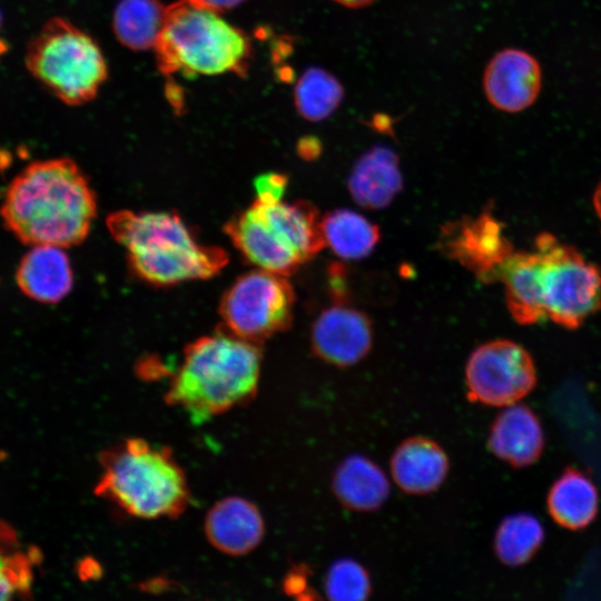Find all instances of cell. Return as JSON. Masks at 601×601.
I'll return each mask as SVG.
<instances>
[{
    "label": "cell",
    "mask_w": 601,
    "mask_h": 601,
    "mask_svg": "<svg viewBox=\"0 0 601 601\" xmlns=\"http://www.w3.org/2000/svg\"><path fill=\"white\" fill-rule=\"evenodd\" d=\"M97 200L70 158L36 160L9 183L0 205L4 227L21 243L62 248L88 236Z\"/></svg>",
    "instance_id": "1"
},
{
    "label": "cell",
    "mask_w": 601,
    "mask_h": 601,
    "mask_svg": "<svg viewBox=\"0 0 601 601\" xmlns=\"http://www.w3.org/2000/svg\"><path fill=\"white\" fill-rule=\"evenodd\" d=\"M260 365L258 344L220 328L186 347L166 400L201 423L252 398Z\"/></svg>",
    "instance_id": "2"
},
{
    "label": "cell",
    "mask_w": 601,
    "mask_h": 601,
    "mask_svg": "<svg viewBox=\"0 0 601 601\" xmlns=\"http://www.w3.org/2000/svg\"><path fill=\"white\" fill-rule=\"evenodd\" d=\"M107 227L126 249L130 269L156 286L210 278L228 262L224 249L199 243L174 211L119 210Z\"/></svg>",
    "instance_id": "3"
},
{
    "label": "cell",
    "mask_w": 601,
    "mask_h": 601,
    "mask_svg": "<svg viewBox=\"0 0 601 601\" xmlns=\"http://www.w3.org/2000/svg\"><path fill=\"white\" fill-rule=\"evenodd\" d=\"M196 0H177L166 8L154 48L160 72L185 78L234 73L246 77L252 59L247 33Z\"/></svg>",
    "instance_id": "4"
},
{
    "label": "cell",
    "mask_w": 601,
    "mask_h": 601,
    "mask_svg": "<svg viewBox=\"0 0 601 601\" xmlns=\"http://www.w3.org/2000/svg\"><path fill=\"white\" fill-rule=\"evenodd\" d=\"M96 493L141 519L173 518L189 502L184 471L171 452L130 439L101 456Z\"/></svg>",
    "instance_id": "5"
},
{
    "label": "cell",
    "mask_w": 601,
    "mask_h": 601,
    "mask_svg": "<svg viewBox=\"0 0 601 601\" xmlns=\"http://www.w3.org/2000/svg\"><path fill=\"white\" fill-rule=\"evenodd\" d=\"M26 66L42 86L70 106L91 101L108 77L98 43L60 17L47 21L30 41Z\"/></svg>",
    "instance_id": "6"
},
{
    "label": "cell",
    "mask_w": 601,
    "mask_h": 601,
    "mask_svg": "<svg viewBox=\"0 0 601 601\" xmlns=\"http://www.w3.org/2000/svg\"><path fill=\"white\" fill-rule=\"evenodd\" d=\"M534 247L541 255L545 318L568 329L579 328L601 309L600 268L550 233L539 234Z\"/></svg>",
    "instance_id": "7"
},
{
    "label": "cell",
    "mask_w": 601,
    "mask_h": 601,
    "mask_svg": "<svg viewBox=\"0 0 601 601\" xmlns=\"http://www.w3.org/2000/svg\"><path fill=\"white\" fill-rule=\"evenodd\" d=\"M294 300L286 276L260 268L245 273L221 297L224 329L259 344L290 326Z\"/></svg>",
    "instance_id": "8"
},
{
    "label": "cell",
    "mask_w": 601,
    "mask_h": 601,
    "mask_svg": "<svg viewBox=\"0 0 601 601\" xmlns=\"http://www.w3.org/2000/svg\"><path fill=\"white\" fill-rule=\"evenodd\" d=\"M466 396L471 402L509 406L526 396L536 384L531 354L509 339H494L477 346L465 366Z\"/></svg>",
    "instance_id": "9"
},
{
    "label": "cell",
    "mask_w": 601,
    "mask_h": 601,
    "mask_svg": "<svg viewBox=\"0 0 601 601\" xmlns=\"http://www.w3.org/2000/svg\"><path fill=\"white\" fill-rule=\"evenodd\" d=\"M504 229L503 223L486 209L442 226L437 245L479 280L494 283L499 269L515 250Z\"/></svg>",
    "instance_id": "10"
},
{
    "label": "cell",
    "mask_w": 601,
    "mask_h": 601,
    "mask_svg": "<svg viewBox=\"0 0 601 601\" xmlns=\"http://www.w3.org/2000/svg\"><path fill=\"white\" fill-rule=\"evenodd\" d=\"M373 326L368 316L339 303L324 309L311 332L314 354L338 367L363 359L372 348Z\"/></svg>",
    "instance_id": "11"
},
{
    "label": "cell",
    "mask_w": 601,
    "mask_h": 601,
    "mask_svg": "<svg viewBox=\"0 0 601 601\" xmlns=\"http://www.w3.org/2000/svg\"><path fill=\"white\" fill-rule=\"evenodd\" d=\"M483 86L487 100L496 109L506 112L522 111L532 105L539 95L541 69L530 53L519 49H505L487 63Z\"/></svg>",
    "instance_id": "12"
},
{
    "label": "cell",
    "mask_w": 601,
    "mask_h": 601,
    "mask_svg": "<svg viewBox=\"0 0 601 601\" xmlns=\"http://www.w3.org/2000/svg\"><path fill=\"white\" fill-rule=\"evenodd\" d=\"M252 207L275 239L303 263L325 246L318 210L305 200L265 203L255 199Z\"/></svg>",
    "instance_id": "13"
},
{
    "label": "cell",
    "mask_w": 601,
    "mask_h": 601,
    "mask_svg": "<svg viewBox=\"0 0 601 601\" xmlns=\"http://www.w3.org/2000/svg\"><path fill=\"white\" fill-rule=\"evenodd\" d=\"M450 470L443 447L426 436H411L402 441L390 460V473L405 493L425 495L444 483Z\"/></svg>",
    "instance_id": "14"
},
{
    "label": "cell",
    "mask_w": 601,
    "mask_h": 601,
    "mask_svg": "<svg viewBox=\"0 0 601 601\" xmlns=\"http://www.w3.org/2000/svg\"><path fill=\"white\" fill-rule=\"evenodd\" d=\"M264 531V520L257 506L238 496L217 502L205 520L209 542L229 555H243L253 551L260 543Z\"/></svg>",
    "instance_id": "15"
},
{
    "label": "cell",
    "mask_w": 601,
    "mask_h": 601,
    "mask_svg": "<svg viewBox=\"0 0 601 601\" xmlns=\"http://www.w3.org/2000/svg\"><path fill=\"white\" fill-rule=\"evenodd\" d=\"M65 248L30 246L16 269V283L23 295L43 304L62 300L73 285V273Z\"/></svg>",
    "instance_id": "16"
},
{
    "label": "cell",
    "mask_w": 601,
    "mask_h": 601,
    "mask_svg": "<svg viewBox=\"0 0 601 601\" xmlns=\"http://www.w3.org/2000/svg\"><path fill=\"white\" fill-rule=\"evenodd\" d=\"M487 447L497 459L514 467L531 465L544 447L538 416L525 405H509L493 421Z\"/></svg>",
    "instance_id": "17"
},
{
    "label": "cell",
    "mask_w": 601,
    "mask_h": 601,
    "mask_svg": "<svg viewBox=\"0 0 601 601\" xmlns=\"http://www.w3.org/2000/svg\"><path fill=\"white\" fill-rule=\"evenodd\" d=\"M541 255L514 250L497 272L495 282L504 286L508 309L520 325H534L545 318L540 286Z\"/></svg>",
    "instance_id": "18"
},
{
    "label": "cell",
    "mask_w": 601,
    "mask_h": 601,
    "mask_svg": "<svg viewBox=\"0 0 601 601\" xmlns=\"http://www.w3.org/2000/svg\"><path fill=\"white\" fill-rule=\"evenodd\" d=\"M347 185L359 206L367 209L387 207L403 185L397 155L385 146L373 147L354 164Z\"/></svg>",
    "instance_id": "19"
},
{
    "label": "cell",
    "mask_w": 601,
    "mask_h": 601,
    "mask_svg": "<svg viewBox=\"0 0 601 601\" xmlns=\"http://www.w3.org/2000/svg\"><path fill=\"white\" fill-rule=\"evenodd\" d=\"M332 489L339 503L356 512H372L387 500L391 486L384 471L372 460L354 454L335 469Z\"/></svg>",
    "instance_id": "20"
},
{
    "label": "cell",
    "mask_w": 601,
    "mask_h": 601,
    "mask_svg": "<svg viewBox=\"0 0 601 601\" xmlns=\"http://www.w3.org/2000/svg\"><path fill=\"white\" fill-rule=\"evenodd\" d=\"M599 509L594 483L582 471L566 467L552 484L548 494V510L561 526L579 530L590 524Z\"/></svg>",
    "instance_id": "21"
},
{
    "label": "cell",
    "mask_w": 601,
    "mask_h": 601,
    "mask_svg": "<svg viewBox=\"0 0 601 601\" xmlns=\"http://www.w3.org/2000/svg\"><path fill=\"white\" fill-rule=\"evenodd\" d=\"M325 246L343 259H361L380 242V228L363 215L349 209L327 213L321 220Z\"/></svg>",
    "instance_id": "22"
},
{
    "label": "cell",
    "mask_w": 601,
    "mask_h": 601,
    "mask_svg": "<svg viewBox=\"0 0 601 601\" xmlns=\"http://www.w3.org/2000/svg\"><path fill=\"white\" fill-rule=\"evenodd\" d=\"M166 8L159 0H119L112 16V29L119 42L135 51L154 49Z\"/></svg>",
    "instance_id": "23"
},
{
    "label": "cell",
    "mask_w": 601,
    "mask_h": 601,
    "mask_svg": "<svg viewBox=\"0 0 601 601\" xmlns=\"http://www.w3.org/2000/svg\"><path fill=\"white\" fill-rule=\"evenodd\" d=\"M344 88L339 80L325 69H306L294 88V102L298 114L309 121L328 118L342 104Z\"/></svg>",
    "instance_id": "24"
},
{
    "label": "cell",
    "mask_w": 601,
    "mask_h": 601,
    "mask_svg": "<svg viewBox=\"0 0 601 601\" xmlns=\"http://www.w3.org/2000/svg\"><path fill=\"white\" fill-rule=\"evenodd\" d=\"M39 556L35 549L20 551L14 530L0 520V600L30 597L32 569Z\"/></svg>",
    "instance_id": "25"
},
{
    "label": "cell",
    "mask_w": 601,
    "mask_h": 601,
    "mask_svg": "<svg viewBox=\"0 0 601 601\" xmlns=\"http://www.w3.org/2000/svg\"><path fill=\"white\" fill-rule=\"evenodd\" d=\"M543 539V528L535 516L512 514L504 518L496 529L494 552L506 565H522L536 553Z\"/></svg>",
    "instance_id": "26"
},
{
    "label": "cell",
    "mask_w": 601,
    "mask_h": 601,
    "mask_svg": "<svg viewBox=\"0 0 601 601\" xmlns=\"http://www.w3.org/2000/svg\"><path fill=\"white\" fill-rule=\"evenodd\" d=\"M324 592L334 601H362L372 592L367 570L357 561L344 558L328 568L324 579Z\"/></svg>",
    "instance_id": "27"
},
{
    "label": "cell",
    "mask_w": 601,
    "mask_h": 601,
    "mask_svg": "<svg viewBox=\"0 0 601 601\" xmlns=\"http://www.w3.org/2000/svg\"><path fill=\"white\" fill-rule=\"evenodd\" d=\"M288 177L280 173H266L259 175L254 187L257 194L256 199L265 203L280 201L286 190Z\"/></svg>",
    "instance_id": "28"
},
{
    "label": "cell",
    "mask_w": 601,
    "mask_h": 601,
    "mask_svg": "<svg viewBox=\"0 0 601 601\" xmlns=\"http://www.w3.org/2000/svg\"><path fill=\"white\" fill-rule=\"evenodd\" d=\"M322 142L315 136H305L297 142V154L305 160H315L322 154Z\"/></svg>",
    "instance_id": "29"
},
{
    "label": "cell",
    "mask_w": 601,
    "mask_h": 601,
    "mask_svg": "<svg viewBox=\"0 0 601 601\" xmlns=\"http://www.w3.org/2000/svg\"><path fill=\"white\" fill-rule=\"evenodd\" d=\"M308 577L307 571L302 569H296L292 571L285 580V590L289 594H299L305 593L309 590L308 588Z\"/></svg>",
    "instance_id": "30"
},
{
    "label": "cell",
    "mask_w": 601,
    "mask_h": 601,
    "mask_svg": "<svg viewBox=\"0 0 601 601\" xmlns=\"http://www.w3.org/2000/svg\"><path fill=\"white\" fill-rule=\"evenodd\" d=\"M199 3L204 4L207 8H210L217 12H223L226 10H230L245 0H196Z\"/></svg>",
    "instance_id": "31"
},
{
    "label": "cell",
    "mask_w": 601,
    "mask_h": 601,
    "mask_svg": "<svg viewBox=\"0 0 601 601\" xmlns=\"http://www.w3.org/2000/svg\"><path fill=\"white\" fill-rule=\"evenodd\" d=\"M333 1L347 8L357 9V8H363L365 6H368L374 0H333Z\"/></svg>",
    "instance_id": "32"
},
{
    "label": "cell",
    "mask_w": 601,
    "mask_h": 601,
    "mask_svg": "<svg viewBox=\"0 0 601 601\" xmlns=\"http://www.w3.org/2000/svg\"><path fill=\"white\" fill-rule=\"evenodd\" d=\"M592 203H593L594 211L601 223V180L598 184L597 188L594 189Z\"/></svg>",
    "instance_id": "33"
},
{
    "label": "cell",
    "mask_w": 601,
    "mask_h": 601,
    "mask_svg": "<svg viewBox=\"0 0 601 601\" xmlns=\"http://www.w3.org/2000/svg\"><path fill=\"white\" fill-rule=\"evenodd\" d=\"M373 122L375 125L376 129H388L390 128V120L388 117L385 115H376L373 119Z\"/></svg>",
    "instance_id": "34"
},
{
    "label": "cell",
    "mask_w": 601,
    "mask_h": 601,
    "mask_svg": "<svg viewBox=\"0 0 601 601\" xmlns=\"http://www.w3.org/2000/svg\"><path fill=\"white\" fill-rule=\"evenodd\" d=\"M0 23H1V13H0Z\"/></svg>",
    "instance_id": "35"
}]
</instances>
